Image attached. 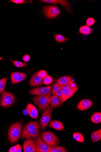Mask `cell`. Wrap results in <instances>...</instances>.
I'll return each instance as SVG.
<instances>
[{
    "label": "cell",
    "mask_w": 101,
    "mask_h": 152,
    "mask_svg": "<svg viewBox=\"0 0 101 152\" xmlns=\"http://www.w3.org/2000/svg\"><path fill=\"white\" fill-rule=\"evenodd\" d=\"M40 125L38 121H31L24 128L20 137L21 139H36L39 135Z\"/></svg>",
    "instance_id": "1"
},
{
    "label": "cell",
    "mask_w": 101,
    "mask_h": 152,
    "mask_svg": "<svg viewBox=\"0 0 101 152\" xmlns=\"http://www.w3.org/2000/svg\"><path fill=\"white\" fill-rule=\"evenodd\" d=\"M23 124L20 122L14 123L9 127L8 132L9 140L12 144L17 143L22 133Z\"/></svg>",
    "instance_id": "2"
},
{
    "label": "cell",
    "mask_w": 101,
    "mask_h": 152,
    "mask_svg": "<svg viewBox=\"0 0 101 152\" xmlns=\"http://www.w3.org/2000/svg\"><path fill=\"white\" fill-rule=\"evenodd\" d=\"M41 137L43 142L50 147L55 146L60 143L58 137L50 131L43 132L41 134Z\"/></svg>",
    "instance_id": "3"
},
{
    "label": "cell",
    "mask_w": 101,
    "mask_h": 152,
    "mask_svg": "<svg viewBox=\"0 0 101 152\" xmlns=\"http://www.w3.org/2000/svg\"><path fill=\"white\" fill-rule=\"evenodd\" d=\"M53 108L49 105L43 112L40 120L41 129L45 130L47 127L51 118Z\"/></svg>",
    "instance_id": "4"
},
{
    "label": "cell",
    "mask_w": 101,
    "mask_h": 152,
    "mask_svg": "<svg viewBox=\"0 0 101 152\" xmlns=\"http://www.w3.org/2000/svg\"><path fill=\"white\" fill-rule=\"evenodd\" d=\"M42 10L45 16L49 19L55 18L59 16L61 12L58 7L51 5L43 7Z\"/></svg>",
    "instance_id": "5"
},
{
    "label": "cell",
    "mask_w": 101,
    "mask_h": 152,
    "mask_svg": "<svg viewBox=\"0 0 101 152\" xmlns=\"http://www.w3.org/2000/svg\"><path fill=\"white\" fill-rule=\"evenodd\" d=\"M1 105L4 107H8L15 104L16 100L15 96L12 94L4 91L2 96Z\"/></svg>",
    "instance_id": "6"
},
{
    "label": "cell",
    "mask_w": 101,
    "mask_h": 152,
    "mask_svg": "<svg viewBox=\"0 0 101 152\" xmlns=\"http://www.w3.org/2000/svg\"><path fill=\"white\" fill-rule=\"evenodd\" d=\"M53 87L52 84L47 86L33 88L31 90L30 92L32 95L49 97L50 96Z\"/></svg>",
    "instance_id": "7"
},
{
    "label": "cell",
    "mask_w": 101,
    "mask_h": 152,
    "mask_svg": "<svg viewBox=\"0 0 101 152\" xmlns=\"http://www.w3.org/2000/svg\"><path fill=\"white\" fill-rule=\"evenodd\" d=\"M33 100L40 111L45 110L49 105L48 97L37 95L33 98Z\"/></svg>",
    "instance_id": "8"
},
{
    "label": "cell",
    "mask_w": 101,
    "mask_h": 152,
    "mask_svg": "<svg viewBox=\"0 0 101 152\" xmlns=\"http://www.w3.org/2000/svg\"><path fill=\"white\" fill-rule=\"evenodd\" d=\"M79 89L74 82L73 84L61 87V90L68 99L75 94Z\"/></svg>",
    "instance_id": "9"
},
{
    "label": "cell",
    "mask_w": 101,
    "mask_h": 152,
    "mask_svg": "<svg viewBox=\"0 0 101 152\" xmlns=\"http://www.w3.org/2000/svg\"><path fill=\"white\" fill-rule=\"evenodd\" d=\"M34 141L36 146V152H49L52 147L48 145L43 142L40 136L39 135Z\"/></svg>",
    "instance_id": "10"
},
{
    "label": "cell",
    "mask_w": 101,
    "mask_h": 152,
    "mask_svg": "<svg viewBox=\"0 0 101 152\" xmlns=\"http://www.w3.org/2000/svg\"><path fill=\"white\" fill-rule=\"evenodd\" d=\"M40 2L53 4H60L62 5L69 12H71L72 9L68 1L65 0H41Z\"/></svg>",
    "instance_id": "11"
},
{
    "label": "cell",
    "mask_w": 101,
    "mask_h": 152,
    "mask_svg": "<svg viewBox=\"0 0 101 152\" xmlns=\"http://www.w3.org/2000/svg\"><path fill=\"white\" fill-rule=\"evenodd\" d=\"M27 77L25 73L19 72H12L11 75V81L12 84L18 83L24 80Z\"/></svg>",
    "instance_id": "12"
},
{
    "label": "cell",
    "mask_w": 101,
    "mask_h": 152,
    "mask_svg": "<svg viewBox=\"0 0 101 152\" xmlns=\"http://www.w3.org/2000/svg\"><path fill=\"white\" fill-rule=\"evenodd\" d=\"M23 149L24 152H36L34 141L33 139H28L24 142Z\"/></svg>",
    "instance_id": "13"
},
{
    "label": "cell",
    "mask_w": 101,
    "mask_h": 152,
    "mask_svg": "<svg viewBox=\"0 0 101 152\" xmlns=\"http://www.w3.org/2000/svg\"><path fill=\"white\" fill-rule=\"evenodd\" d=\"M43 79L38 75V72L35 73L32 76L29 81V84L32 86H42L43 84Z\"/></svg>",
    "instance_id": "14"
},
{
    "label": "cell",
    "mask_w": 101,
    "mask_h": 152,
    "mask_svg": "<svg viewBox=\"0 0 101 152\" xmlns=\"http://www.w3.org/2000/svg\"><path fill=\"white\" fill-rule=\"evenodd\" d=\"M92 104L93 102L91 100L84 99L79 102L77 105V107L80 110H84L89 108Z\"/></svg>",
    "instance_id": "15"
},
{
    "label": "cell",
    "mask_w": 101,
    "mask_h": 152,
    "mask_svg": "<svg viewBox=\"0 0 101 152\" xmlns=\"http://www.w3.org/2000/svg\"><path fill=\"white\" fill-rule=\"evenodd\" d=\"M74 83V81L69 76H65L60 78L57 80V83L61 87L69 85Z\"/></svg>",
    "instance_id": "16"
},
{
    "label": "cell",
    "mask_w": 101,
    "mask_h": 152,
    "mask_svg": "<svg viewBox=\"0 0 101 152\" xmlns=\"http://www.w3.org/2000/svg\"><path fill=\"white\" fill-rule=\"evenodd\" d=\"M49 126V128L60 131H63L64 128V124L62 122L59 121L53 120L50 121Z\"/></svg>",
    "instance_id": "17"
},
{
    "label": "cell",
    "mask_w": 101,
    "mask_h": 152,
    "mask_svg": "<svg viewBox=\"0 0 101 152\" xmlns=\"http://www.w3.org/2000/svg\"><path fill=\"white\" fill-rule=\"evenodd\" d=\"M26 110H27L28 115L34 119L36 118L38 115V113L37 109L32 104L29 103L26 106Z\"/></svg>",
    "instance_id": "18"
},
{
    "label": "cell",
    "mask_w": 101,
    "mask_h": 152,
    "mask_svg": "<svg viewBox=\"0 0 101 152\" xmlns=\"http://www.w3.org/2000/svg\"><path fill=\"white\" fill-rule=\"evenodd\" d=\"M48 101L49 105L54 108L61 105L58 96L55 95L48 97Z\"/></svg>",
    "instance_id": "19"
},
{
    "label": "cell",
    "mask_w": 101,
    "mask_h": 152,
    "mask_svg": "<svg viewBox=\"0 0 101 152\" xmlns=\"http://www.w3.org/2000/svg\"><path fill=\"white\" fill-rule=\"evenodd\" d=\"M93 31L92 27L86 25L81 26L79 29L78 33H79L85 35H89L91 34Z\"/></svg>",
    "instance_id": "20"
},
{
    "label": "cell",
    "mask_w": 101,
    "mask_h": 152,
    "mask_svg": "<svg viewBox=\"0 0 101 152\" xmlns=\"http://www.w3.org/2000/svg\"><path fill=\"white\" fill-rule=\"evenodd\" d=\"M91 138L92 141L95 142L101 140V129L93 132L91 135Z\"/></svg>",
    "instance_id": "21"
},
{
    "label": "cell",
    "mask_w": 101,
    "mask_h": 152,
    "mask_svg": "<svg viewBox=\"0 0 101 152\" xmlns=\"http://www.w3.org/2000/svg\"><path fill=\"white\" fill-rule=\"evenodd\" d=\"M90 120L94 123L98 124L101 122V113L96 112L94 113L91 116Z\"/></svg>",
    "instance_id": "22"
},
{
    "label": "cell",
    "mask_w": 101,
    "mask_h": 152,
    "mask_svg": "<svg viewBox=\"0 0 101 152\" xmlns=\"http://www.w3.org/2000/svg\"><path fill=\"white\" fill-rule=\"evenodd\" d=\"M55 95L58 96L61 104H63L66 101L68 100L66 96L61 90L57 91Z\"/></svg>",
    "instance_id": "23"
},
{
    "label": "cell",
    "mask_w": 101,
    "mask_h": 152,
    "mask_svg": "<svg viewBox=\"0 0 101 152\" xmlns=\"http://www.w3.org/2000/svg\"><path fill=\"white\" fill-rule=\"evenodd\" d=\"M54 37L57 42L60 43L65 42L68 39L65 38L61 34L55 35Z\"/></svg>",
    "instance_id": "24"
},
{
    "label": "cell",
    "mask_w": 101,
    "mask_h": 152,
    "mask_svg": "<svg viewBox=\"0 0 101 152\" xmlns=\"http://www.w3.org/2000/svg\"><path fill=\"white\" fill-rule=\"evenodd\" d=\"M73 137L74 139L79 142H83L84 140V137L80 132H75L73 134Z\"/></svg>",
    "instance_id": "25"
},
{
    "label": "cell",
    "mask_w": 101,
    "mask_h": 152,
    "mask_svg": "<svg viewBox=\"0 0 101 152\" xmlns=\"http://www.w3.org/2000/svg\"><path fill=\"white\" fill-rule=\"evenodd\" d=\"M7 77L0 80V93L2 94L4 91L7 82Z\"/></svg>",
    "instance_id": "26"
},
{
    "label": "cell",
    "mask_w": 101,
    "mask_h": 152,
    "mask_svg": "<svg viewBox=\"0 0 101 152\" xmlns=\"http://www.w3.org/2000/svg\"><path fill=\"white\" fill-rule=\"evenodd\" d=\"M10 60L14 65L17 67H22L26 66L27 64L19 61H14L10 58Z\"/></svg>",
    "instance_id": "27"
},
{
    "label": "cell",
    "mask_w": 101,
    "mask_h": 152,
    "mask_svg": "<svg viewBox=\"0 0 101 152\" xmlns=\"http://www.w3.org/2000/svg\"><path fill=\"white\" fill-rule=\"evenodd\" d=\"M9 2H12L16 4H23L30 2L32 3V1H26V0H10Z\"/></svg>",
    "instance_id": "28"
},
{
    "label": "cell",
    "mask_w": 101,
    "mask_h": 152,
    "mask_svg": "<svg viewBox=\"0 0 101 152\" xmlns=\"http://www.w3.org/2000/svg\"><path fill=\"white\" fill-rule=\"evenodd\" d=\"M61 89V87L57 83H55L53 87L52 90V93L53 95H55L56 93Z\"/></svg>",
    "instance_id": "29"
},
{
    "label": "cell",
    "mask_w": 101,
    "mask_h": 152,
    "mask_svg": "<svg viewBox=\"0 0 101 152\" xmlns=\"http://www.w3.org/2000/svg\"><path fill=\"white\" fill-rule=\"evenodd\" d=\"M52 77L50 76L47 75L43 79V83L46 85H49L52 83Z\"/></svg>",
    "instance_id": "30"
},
{
    "label": "cell",
    "mask_w": 101,
    "mask_h": 152,
    "mask_svg": "<svg viewBox=\"0 0 101 152\" xmlns=\"http://www.w3.org/2000/svg\"><path fill=\"white\" fill-rule=\"evenodd\" d=\"M95 23V20L92 18H88L86 20V25L90 26L94 24Z\"/></svg>",
    "instance_id": "31"
},
{
    "label": "cell",
    "mask_w": 101,
    "mask_h": 152,
    "mask_svg": "<svg viewBox=\"0 0 101 152\" xmlns=\"http://www.w3.org/2000/svg\"><path fill=\"white\" fill-rule=\"evenodd\" d=\"M47 72L45 70H41L38 72V75L42 79H44L47 75Z\"/></svg>",
    "instance_id": "32"
},
{
    "label": "cell",
    "mask_w": 101,
    "mask_h": 152,
    "mask_svg": "<svg viewBox=\"0 0 101 152\" xmlns=\"http://www.w3.org/2000/svg\"><path fill=\"white\" fill-rule=\"evenodd\" d=\"M23 60L25 62L29 61L31 60L30 55L27 54L24 55L23 57Z\"/></svg>",
    "instance_id": "33"
},
{
    "label": "cell",
    "mask_w": 101,
    "mask_h": 152,
    "mask_svg": "<svg viewBox=\"0 0 101 152\" xmlns=\"http://www.w3.org/2000/svg\"><path fill=\"white\" fill-rule=\"evenodd\" d=\"M58 152H66L67 151L63 147L60 146H57L55 147Z\"/></svg>",
    "instance_id": "34"
},
{
    "label": "cell",
    "mask_w": 101,
    "mask_h": 152,
    "mask_svg": "<svg viewBox=\"0 0 101 152\" xmlns=\"http://www.w3.org/2000/svg\"><path fill=\"white\" fill-rule=\"evenodd\" d=\"M17 145L15 146H13L10 148L9 151V152H16L17 148L18 146Z\"/></svg>",
    "instance_id": "35"
},
{
    "label": "cell",
    "mask_w": 101,
    "mask_h": 152,
    "mask_svg": "<svg viewBox=\"0 0 101 152\" xmlns=\"http://www.w3.org/2000/svg\"><path fill=\"white\" fill-rule=\"evenodd\" d=\"M49 152H58L55 147H52L50 149Z\"/></svg>",
    "instance_id": "36"
},
{
    "label": "cell",
    "mask_w": 101,
    "mask_h": 152,
    "mask_svg": "<svg viewBox=\"0 0 101 152\" xmlns=\"http://www.w3.org/2000/svg\"><path fill=\"white\" fill-rule=\"evenodd\" d=\"M22 151L21 147L20 145L18 144L16 152H21Z\"/></svg>",
    "instance_id": "37"
},
{
    "label": "cell",
    "mask_w": 101,
    "mask_h": 152,
    "mask_svg": "<svg viewBox=\"0 0 101 152\" xmlns=\"http://www.w3.org/2000/svg\"><path fill=\"white\" fill-rule=\"evenodd\" d=\"M23 114L25 115H28V113L27 110L26 109H25L23 110Z\"/></svg>",
    "instance_id": "38"
},
{
    "label": "cell",
    "mask_w": 101,
    "mask_h": 152,
    "mask_svg": "<svg viewBox=\"0 0 101 152\" xmlns=\"http://www.w3.org/2000/svg\"><path fill=\"white\" fill-rule=\"evenodd\" d=\"M1 96H0V102H1Z\"/></svg>",
    "instance_id": "39"
}]
</instances>
